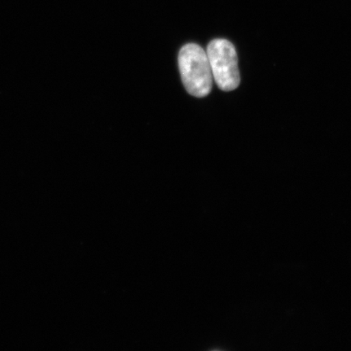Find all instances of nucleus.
Wrapping results in <instances>:
<instances>
[{"label": "nucleus", "mask_w": 351, "mask_h": 351, "mask_svg": "<svg viewBox=\"0 0 351 351\" xmlns=\"http://www.w3.org/2000/svg\"><path fill=\"white\" fill-rule=\"evenodd\" d=\"M178 64L184 86L189 94L203 98L213 89V77L207 52L195 43L180 50Z\"/></svg>", "instance_id": "1"}, {"label": "nucleus", "mask_w": 351, "mask_h": 351, "mask_svg": "<svg viewBox=\"0 0 351 351\" xmlns=\"http://www.w3.org/2000/svg\"><path fill=\"white\" fill-rule=\"evenodd\" d=\"M207 55L213 79L219 89H237L240 84V73L234 46L226 39H214L208 44Z\"/></svg>", "instance_id": "2"}]
</instances>
